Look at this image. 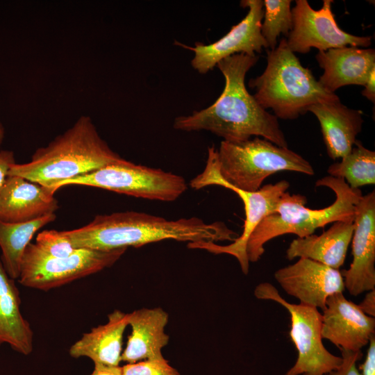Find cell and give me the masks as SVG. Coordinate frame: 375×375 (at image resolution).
Masks as SVG:
<instances>
[{"label": "cell", "instance_id": "cell-16", "mask_svg": "<svg viewBox=\"0 0 375 375\" xmlns=\"http://www.w3.org/2000/svg\"><path fill=\"white\" fill-rule=\"evenodd\" d=\"M54 193L22 177L8 176L0 192V220L22 223L53 214L59 208Z\"/></svg>", "mask_w": 375, "mask_h": 375}, {"label": "cell", "instance_id": "cell-21", "mask_svg": "<svg viewBox=\"0 0 375 375\" xmlns=\"http://www.w3.org/2000/svg\"><path fill=\"white\" fill-rule=\"evenodd\" d=\"M353 222H336L319 235H310L292 241L286 257L308 258L339 269L345 261L353 233Z\"/></svg>", "mask_w": 375, "mask_h": 375}, {"label": "cell", "instance_id": "cell-8", "mask_svg": "<svg viewBox=\"0 0 375 375\" xmlns=\"http://www.w3.org/2000/svg\"><path fill=\"white\" fill-rule=\"evenodd\" d=\"M101 188L138 198L173 201L187 190L184 178L160 169L136 165L124 158L94 172L60 183Z\"/></svg>", "mask_w": 375, "mask_h": 375}, {"label": "cell", "instance_id": "cell-12", "mask_svg": "<svg viewBox=\"0 0 375 375\" xmlns=\"http://www.w3.org/2000/svg\"><path fill=\"white\" fill-rule=\"evenodd\" d=\"M240 5L248 8L247 15L219 40L209 44L197 42L194 47L177 43L194 51L191 65L200 74H206L229 56L238 53L256 55L263 48H268L260 31L264 14L262 1L243 0Z\"/></svg>", "mask_w": 375, "mask_h": 375}, {"label": "cell", "instance_id": "cell-9", "mask_svg": "<svg viewBox=\"0 0 375 375\" xmlns=\"http://www.w3.org/2000/svg\"><path fill=\"white\" fill-rule=\"evenodd\" d=\"M254 295L258 299L277 302L290 315V336L298 357L285 375H327L340 367L342 357L333 355L323 344L322 314L317 308L287 301L268 282L259 283L254 290Z\"/></svg>", "mask_w": 375, "mask_h": 375}, {"label": "cell", "instance_id": "cell-3", "mask_svg": "<svg viewBox=\"0 0 375 375\" xmlns=\"http://www.w3.org/2000/svg\"><path fill=\"white\" fill-rule=\"evenodd\" d=\"M100 136L89 116H81L62 134L33 153L29 162L14 164L8 176L22 177L56 192L58 184L122 160Z\"/></svg>", "mask_w": 375, "mask_h": 375}, {"label": "cell", "instance_id": "cell-24", "mask_svg": "<svg viewBox=\"0 0 375 375\" xmlns=\"http://www.w3.org/2000/svg\"><path fill=\"white\" fill-rule=\"evenodd\" d=\"M329 176L343 178L352 189L375 183V152L356 140L351 151L327 169Z\"/></svg>", "mask_w": 375, "mask_h": 375}, {"label": "cell", "instance_id": "cell-30", "mask_svg": "<svg viewBox=\"0 0 375 375\" xmlns=\"http://www.w3.org/2000/svg\"><path fill=\"white\" fill-rule=\"evenodd\" d=\"M369 347L363 363L359 369L361 375H375V336H372L369 342Z\"/></svg>", "mask_w": 375, "mask_h": 375}, {"label": "cell", "instance_id": "cell-29", "mask_svg": "<svg viewBox=\"0 0 375 375\" xmlns=\"http://www.w3.org/2000/svg\"><path fill=\"white\" fill-rule=\"evenodd\" d=\"M15 163L13 151L0 150V192L8 176L10 167Z\"/></svg>", "mask_w": 375, "mask_h": 375}, {"label": "cell", "instance_id": "cell-26", "mask_svg": "<svg viewBox=\"0 0 375 375\" xmlns=\"http://www.w3.org/2000/svg\"><path fill=\"white\" fill-rule=\"evenodd\" d=\"M36 246L46 254L56 258H66L76 249L62 231L44 230L36 236Z\"/></svg>", "mask_w": 375, "mask_h": 375}, {"label": "cell", "instance_id": "cell-15", "mask_svg": "<svg viewBox=\"0 0 375 375\" xmlns=\"http://www.w3.org/2000/svg\"><path fill=\"white\" fill-rule=\"evenodd\" d=\"M375 318L363 312L343 292L330 296L322 314L321 335L339 349L358 351L374 335Z\"/></svg>", "mask_w": 375, "mask_h": 375}, {"label": "cell", "instance_id": "cell-33", "mask_svg": "<svg viewBox=\"0 0 375 375\" xmlns=\"http://www.w3.org/2000/svg\"><path fill=\"white\" fill-rule=\"evenodd\" d=\"M90 375H123V374L120 366L94 365V369Z\"/></svg>", "mask_w": 375, "mask_h": 375}, {"label": "cell", "instance_id": "cell-23", "mask_svg": "<svg viewBox=\"0 0 375 375\" xmlns=\"http://www.w3.org/2000/svg\"><path fill=\"white\" fill-rule=\"evenodd\" d=\"M56 218L53 213L27 222L8 223L0 220V259L11 278H19L24 253L34 235Z\"/></svg>", "mask_w": 375, "mask_h": 375}, {"label": "cell", "instance_id": "cell-27", "mask_svg": "<svg viewBox=\"0 0 375 375\" xmlns=\"http://www.w3.org/2000/svg\"><path fill=\"white\" fill-rule=\"evenodd\" d=\"M122 369L123 375H181L165 358L127 363Z\"/></svg>", "mask_w": 375, "mask_h": 375}, {"label": "cell", "instance_id": "cell-11", "mask_svg": "<svg viewBox=\"0 0 375 375\" xmlns=\"http://www.w3.org/2000/svg\"><path fill=\"white\" fill-rule=\"evenodd\" d=\"M333 0H324L319 10H314L307 0H296L292 9V28L286 38L293 53H308L312 48L320 51L347 46L368 47L369 36H358L342 30L332 12Z\"/></svg>", "mask_w": 375, "mask_h": 375}, {"label": "cell", "instance_id": "cell-7", "mask_svg": "<svg viewBox=\"0 0 375 375\" xmlns=\"http://www.w3.org/2000/svg\"><path fill=\"white\" fill-rule=\"evenodd\" d=\"M190 185L195 190L212 185H219L233 191L242 201L245 212L243 231L232 243L219 245L213 242H190L188 247L204 249L214 254L226 253L233 256L238 260L243 274H247L249 269V261L246 252L248 239L260 222L274 211L280 198L289 188V182L282 180L274 184H267L255 192L235 188L222 178L219 171L217 149L210 147L208 148V158L203 171L192 179Z\"/></svg>", "mask_w": 375, "mask_h": 375}, {"label": "cell", "instance_id": "cell-2", "mask_svg": "<svg viewBox=\"0 0 375 375\" xmlns=\"http://www.w3.org/2000/svg\"><path fill=\"white\" fill-rule=\"evenodd\" d=\"M62 232L74 249L100 251L140 247L164 240L233 241L236 235L222 222L208 224L196 217L169 220L136 211L97 215L89 224Z\"/></svg>", "mask_w": 375, "mask_h": 375}, {"label": "cell", "instance_id": "cell-13", "mask_svg": "<svg viewBox=\"0 0 375 375\" xmlns=\"http://www.w3.org/2000/svg\"><path fill=\"white\" fill-rule=\"evenodd\" d=\"M351 239L353 260L341 272L352 296L375 289V192L362 196L356 206Z\"/></svg>", "mask_w": 375, "mask_h": 375}, {"label": "cell", "instance_id": "cell-28", "mask_svg": "<svg viewBox=\"0 0 375 375\" xmlns=\"http://www.w3.org/2000/svg\"><path fill=\"white\" fill-rule=\"evenodd\" d=\"M342 362L340 367L328 374V375H361L356 367V363L359 360L362 353L361 351H351L341 350Z\"/></svg>", "mask_w": 375, "mask_h": 375}, {"label": "cell", "instance_id": "cell-32", "mask_svg": "<svg viewBox=\"0 0 375 375\" xmlns=\"http://www.w3.org/2000/svg\"><path fill=\"white\" fill-rule=\"evenodd\" d=\"M361 94L373 103H375V69L371 72Z\"/></svg>", "mask_w": 375, "mask_h": 375}, {"label": "cell", "instance_id": "cell-1", "mask_svg": "<svg viewBox=\"0 0 375 375\" xmlns=\"http://www.w3.org/2000/svg\"><path fill=\"white\" fill-rule=\"evenodd\" d=\"M258 58L257 55L238 53L219 61L217 67L225 78L220 96L209 107L176 118L174 128L183 131H208L231 142L261 137L288 148L278 119L247 90L246 74Z\"/></svg>", "mask_w": 375, "mask_h": 375}, {"label": "cell", "instance_id": "cell-18", "mask_svg": "<svg viewBox=\"0 0 375 375\" xmlns=\"http://www.w3.org/2000/svg\"><path fill=\"white\" fill-rule=\"evenodd\" d=\"M169 315L162 308H142L128 313L131 333L122 353V361L135 363L164 358L162 349L169 337L165 332Z\"/></svg>", "mask_w": 375, "mask_h": 375}, {"label": "cell", "instance_id": "cell-19", "mask_svg": "<svg viewBox=\"0 0 375 375\" xmlns=\"http://www.w3.org/2000/svg\"><path fill=\"white\" fill-rule=\"evenodd\" d=\"M308 112L319 122L328 156L335 160L347 155L361 132L362 111L349 108L338 99L314 104Z\"/></svg>", "mask_w": 375, "mask_h": 375}, {"label": "cell", "instance_id": "cell-20", "mask_svg": "<svg viewBox=\"0 0 375 375\" xmlns=\"http://www.w3.org/2000/svg\"><path fill=\"white\" fill-rule=\"evenodd\" d=\"M128 326V313L115 310L106 324L83 334L69 348L73 358L87 357L94 365L119 366L123 351V337Z\"/></svg>", "mask_w": 375, "mask_h": 375}, {"label": "cell", "instance_id": "cell-10", "mask_svg": "<svg viewBox=\"0 0 375 375\" xmlns=\"http://www.w3.org/2000/svg\"><path fill=\"white\" fill-rule=\"evenodd\" d=\"M126 249H77L68 257L56 258L31 242L24 253L18 280L27 288L47 291L112 266Z\"/></svg>", "mask_w": 375, "mask_h": 375}, {"label": "cell", "instance_id": "cell-4", "mask_svg": "<svg viewBox=\"0 0 375 375\" xmlns=\"http://www.w3.org/2000/svg\"><path fill=\"white\" fill-rule=\"evenodd\" d=\"M315 185L330 188L335 194L334 202L324 208L311 209L306 206L304 195L284 192L274 211L260 222L248 239L246 252L249 262H257L265 252L264 245L276 237L291 233L304 238L330 223L353 222L356 206L362 196L360 189H352L343 178L329 175L317 180Z\"/></svg>", "mask_w": 375, "mask_h": 375}, {"label": "cell", "instance_id": "cell-35", "mask_svg": "<svg viewBox=\"0 0 375 375\" xmlns=\"http://www.w3.org/2000/svg\"><path fill=\"white\" fill-rule=\"evenodd\" d=\"M328 375V374H327Z\"/></svg>", "mask_w": 375, "mask_h": 375}, {"label": "cell", "instance_id": "cell-34", "mask_svg": "<svg viewBox=\"0 0 375 375\" xmlns=\"http://www.w3.org/2000/svg\"><path fill=\"white\" fill-rule=\"evenodd\" d=\"M5 135V129L3 124L0 122V147L3 143Z\"/></svg>", "mask_w": 375, "mask_h": 375}, {"label": "cell", "instance_id": "cell-31", "mask_svg": "<svg viewBox=\"0 0 375 375\" xmlns=\"http://www.w3.org/2000/svg\"><path fill=\"white\" fill-rule=\"evenodd\" d=\"M361 310L366 315L375 316V289L369 290L365 294V298L360 304L358 305Z\"/></svg>", "mask_w": 375, "mask_h": 375}, {"label": "cell", "instance_id": "cell-25", "mask_svg": "<svg viewBox=\"0 0 375 375\" xmlns=\"http://www.w3.org/2000/svg\"><path fill=\"white\" fill-rule=\"evenodd\" d=\"M261 34L268 48L274 49L281 33L288 36L292 28L290 0H264Z\"/></svg>", "mask_w": 375, "mask_h": 375}, {"label": "cell", "instance_id": "cell-6", "mask_svg": "<svg viewBox=\"0 0 375 375\" xmlns=\"http://www.w3.org/2000/svg\"><path fill=\"white\" fill-rule=\"evenodd\" d=\"M217 156L222 178L249 192L259 190L265 178L278 172L315 174L312 165L301 155L259 137L236 142L222 140Z\"/></svg>", "mask_w": 375, "mask_h": 375}, {"label": "cell", "instance_id": "cell-17", "mask_svg": "<svg viewBox=\"0 0 375 375\" xmlns=\"http://www.w3.org/2000/svg\"><path fill=\"white\" fill-rule=\"evenodd\" d=\"M324 70L318 82L329 93L346 85H365L375 69V51L347 46L319 51L315 56Z\"/></svg>", "mask_w": 375, "mask_h": 375}, {"label": "cell", "instance_id": "cell-5", "mask_svg": "<svg viewBox=\"0 0 375 375\" xmlns=\"http://www.w3.org/2000/svg\"><path fill=\"white\" fill-rule=\"evenodd\" d=\"M253 97L264 108H270L277 119L292 120L308 112L314 104L340 99L326 91L288 47L286 38L273 50H267L264 72L249 82Z\"/></svg>", "mask_w": 375, "mask_h": 375}, {"label": "cell", "instance_id": "cell-14", "mask_svg": "<svg viewBox=\"0 0 375 375\" xmlns=\"http://www.w3.org/2000/svg\"><path fill=\"white\" fill-rule=\"evenodd\" d=\"M274 278L288 294L299 300L300 304L322 310L330 296L345 290L339 269L304 258L276 270Z\"/></svg>", "mask_w": 375, "mask_h": 375}, {"label": "cell", "instance_id": "cell-22", "mask_svg": "<svg viewBox=\"0 0 375 375\" xmlns=\"http://www.w3.org/2000/svg\"><path fill=\"white\" fill-rule=\"evenodd\" d=\"M8 344L22 355L33 348V332L21 312L19 292L0 259V346Z\"/></svg>", "mask_w": 375, "mask_h": 375}]
</instances>
